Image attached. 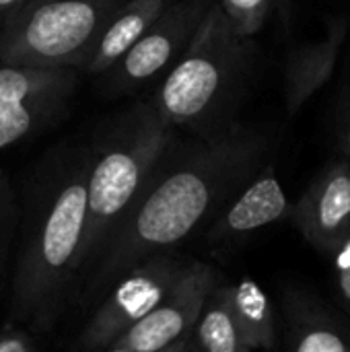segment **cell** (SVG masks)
Returning a JSON list of instances; mask_svg holds the SVG:
<instances>
[{"label": "cell", "mask_w": 350, "mask_h": 352, "mask_svg": "<svg viewBox=\"0 0 350 352\" xmlns=\"http://www.w3.org/2000/svg\"><path fill=\"white\" fill-rule=\"evenodd\" d=\"M262 138L241 128H221L161 159L142 196L118 225L76 293L83 305L103 297L113 280L146 256L175 250L252 175Z\"/></svg>", "instance_id": "cell-1"}, {"label": "cell", "mask_w": 350, "mask_h": 352, "mask_svg": "<svg viewBox=\"0 0 350 352\" xmlns=\"http://www.w3.org/2000/svg\"><path fill=\"white\" fill-rule=\"evenodd\" d=\"M91 155V146L50 153L25 188L6 318L33 334L56 326L76 289Z\"/></svg>", "instance_id": "cell-2"}, {"label": "cell", "mask_w": 350, "mask_h": 352, "mask_svg": "<svg viewBox=\"0 0 350 352\" xmlns=\"http://www.w3.org/2000/svg\"><path fill=\"white\" fill-rule=\"evenodd\" d=\"M171 136L173 128L159 111L155 99H149L122 111L91 146L87 225L76 289L95 266L118 225L146 190L171 144Z\"/></svg>", "instance_id": "cell-3"}, {"label": "cell", "mask_w": 350, "mask_h": 352, "mask_svg": "<svg viewBox=\"0 0 350 352\" xmlns=\"http://www.w3.org/2000/svg\"><path fill=\"white\" fill-rule=\"evenodd\" d=\"M252 56V37L241 35L215 0L153 97L167 124L200 136L225 128L223 120L243 89Z\"/></svg>", "instance_id": "cell-4"}, {"label": "cell", "mask_w": 350, "mask_h": 352, "mask_svg": "<svg viewBox=\"0 0 350 352\" xmlns=\"http://www.w3.org/2000/svg\"><path fill=\"white\" fill-rule=\"evenodd\" d=\"M124 0H29L2 35V64L83 68Z\"/></svg>", "instance_id": "cell-5"}, {"label": "cell", "mask_w": 350, "mask_h": 352, "mask_svg": "<svg viewBox=\"0 0 350 352\" xmlns=\"http://www.w3.org/2000/svg\"><path fill=\"white\" fill-rule=\"evenodd\" d=\"M186 262L188 260L175 250H169L146 256L124 270L97 303L95 314L76 336L72 349L87 352L107 351L118 336L157 305Z\"/></svg>", "instance_id": "cell-6"}, {"label": "cell", "mask_w": 350, "mask_h": 352, "mask_svg": "<svg viewBox=\"0 0 350 352\" xmlns=\"http://www.w3.org/2000/svg\"><path fill=\"white\" fill-rule=\"evenodd\" d=\"M217 283V272L208 264L186 262L157 305L118 336L105 352H171L188 349V336L200 316L206 295Z\"/></svg>", "instance_id": "cell-7"}, {"label": "cell", "mask_w": 350, "mask_h": 352, "mask_svg": "<svg viewBox=\"0 0 350 352\" xmlns=\"http://www.w3.org/2000/svg\"><path fill=\"white\" fill-rule=\"evenodd\" d=\"M215 0L167 2L151 27L132 43V47L107 70L113 93H132L169 70L192 41L200 21Z\"/></svg>", "instance_id": "cell-8"}, {"label": "cell", "mask_w": 350, "mask_h": 352, "mask_svg": "<svg viewBox=\"0 0 350 352\" xmlns=\"http://www.w3.org/2000/svg\"><path fill=\"white\" fill-rule=\"evenodd\" d=\"M293 221L322 252H336L350 237V167L338 163L305 192Z\"/></svg>", "instance_id": "cell-9"}, {"label": "cell", "mask_w": 350, "mask_h": 352, "mask_svg": "<svg viewBox=\"0 0 350 352\" xmlns=\"http://www.w3.org/2000/svg\"><path fill=\"white\" fill-rule=\"evenodd\" d=\"M289 210L287 196L268 169L258 175L254 182L245 186L243 192L235 196V200L227 206V210L217 219H212V227L208 231L210 241H225L233 237H241L254 233L266 225L276 223Z\"/></svg>", "instance_id": "cell-10"}, {"label": "cell", "mask_w": 350, "mask_h": 352, "mask_svg": "<svg viewBox=\"0 0 350 352\" xmlns=\"http://www.w3.org/2000/svg\"><path fill=\"white\" fill-rule=\"evenodd\" d=\"M169 0H124L99 35L95 50L83 66L89 74L107 72L132 43L151 27Z\"/></svg>", "instance_id": "cell-11"}, {"label": "cell", "mask_w": 350, "mask_h": 352, "mask_svg": "<svg viewBox=\"0 0 350 352\" xmlns=\"http://www.w3.org/2000/svg\"><path fill=\"white\" fill-rule=\"evenodd\" d=\"M76 72L68 66H19L0 64V107L62 101L74 89Z\"/></svg>", "instance_id": "cell-12"}, {"label": "cell", "mask_w": 350, "mask_h": 352, "mask_svg": "<svg viewBox=\"0 0 350 352\" xmlns=\"http://www.w3.org/2000/svg\"><path fill=\"white\" fill-rule=\"evenodd\" d=\"M347 27H332L330 35L314 45L299 47L287 64V105L289 113H295L307 97L314 95L332 74L340 45L344 41Z\"/></svg>", "instance_id": "cell-13"}, {"label": "cell", "mask_w": 350, "mask_h": 352, "mask_svg": "<svg viewBox=\"0 0 350 352\" xmlns=\"http://www.w3.org/2000/svg\"><path fill=\"white\" fill-rule=\"evenodd\" d=\"M188 349L206 352H250L229 301V285L217 283L204 299L188 336Z\"/></svg>", "instance_id": "cell-14"}, {"label": "cell", "mask_w": 350, "mask_h": 352, "mask_svg": "<svg viewBox=\"0 0 350 352\" xmlns=\"http://www.w3.org/2000/svg\"><path fill=\"white\" fill-rule=\"evenodd\" d=\"M229 301L248 351L272 349L276 340L274 314L260 285L250 278L229 285Z\"/></svg>", "instance_id": "cell-15"}, {"label": "cell", "mask_w": 350, "mask_h": 352, "mask_svg": "<svg viewBox=\"0 0 350 352\" xmlns=\"http://www.w3.org/2000/svg\"><path fill=\"white\" fill-rule=\"evenodd\" d=\"M19 212L14 190L8 175L0 169V299L10 289L12 264L14 262V243L19 229Z\"/></svg>", "instance_id": "cell-16"}, {"label": "cell", "mask_w": 350, "mask_h": 352, "mask_svg": "<svg viewBox=\"0 0 350 352\" xmlns=\"http://www.w3.org/2000/svg\"><path fill=\"white\" fill-rule=\"evenodd\" d=\"M62 101H33L0 107V148L29 136Z\"/></svg>", "instance_id": "cell-17"}, {"label": "cell", "mask_w": 350, "mask_h": 352, "mask_svg": "<svg viewBox=\"0 0 350 352\" xmlns=\"http://www.w3.org/2000/svg\"><path fill=\"white\" fill-rule=\"evenodd\" d=\"M219 4L241 35L254 37L264 27L276 0H219Z\"/></svg>", "instance_id": "cell-18"}, {"label": "cell", "mask_w": 350, "mask_h": 352, "mask_svg": "<svg viewBox=\"0 0 350 352\" xmlns=\"http://www.w3.org/2000/svg\"><path fill=\"white\" fill-rule=\"evenodd\" d=\"M293 349L297 352H349L350 344L332 330L305 328V330H299L293 342Z\"/></svg>", "instance_id": "cell-19"}, {"label": "cell", "mask_w": 350, "mask_h": 352, "mask_svg": "<svg viewBox=\"0 0 350 352\" xmlns=\"http://www.w3.org/2000/svg\"><path fill=\"white\" fill-rule=\"evenodd\" d=\"M35 349V334L27 328L10 322L0 328V352H33Z\"/></svg>", "instance_id": "cell-20"}, {"label": "cell", "mask_w": 350, "mask_h": 352, "mask_svg": "<svg viewBox=\"0 0 350 352\" xmlns=\"http://www.w3.org/2000/svg\"><path fill=\"white\" fill-rule=\"evenodd\" d=\"M29 0H0V19H2V25L4 29L14 21V16L25 8Z\"/></svg>", "instance_id": "cell-21"}, {"label": "cell", "mask_w": 350, "mask_h": 352, "mask_svg": "<svg viewBox=\"0 0 350 352\" xmlns=\"http://www.w3.org/2000/svg\"><path fill=\"white\" fill-rule=\"evenodd\" d=\"M340 289H342L344 297L350 301V264L340 268Z\"/></svg>", "instance_id": "cell-22"}, {"label": "cell", "mask_w": 350, "mask_h": 352, "mask_svg": "<svg viewBox=\"0 0 350 352\" xmlns=\"http://www.w3.org/2000/svg\"><path fill=\"white\" fill-rule=\"evenodd\" d=\"M2 35H4V25H2V19H0V52H2ZM2 64V60H0Z\"/></svg>", "instance_id": "cell-23"}, {"label": "cell", "mask_w": 350, "mask_h": 352, "mask_svg": "<svg viewBox=\"0 0 350 352\" xmlns=\"http://www.w3.org/2000/svg\"><path fill=\"white\" fill-rule=\"evenodd\" d=\"M349 148H350V132H349Z\"/></svg>", "instance_id": "cell-24"}]
</instances>
